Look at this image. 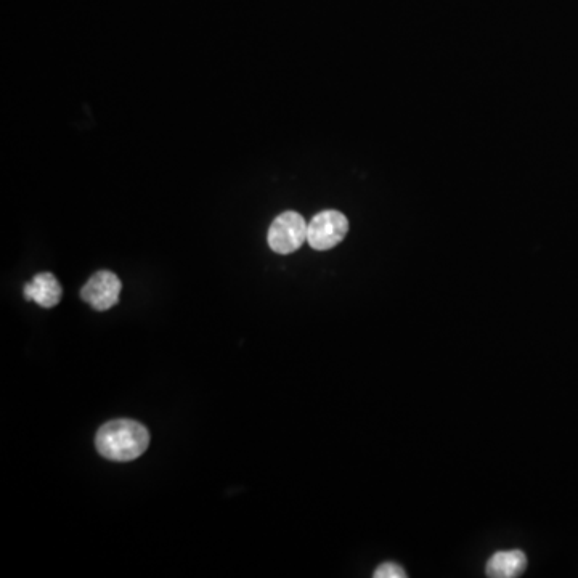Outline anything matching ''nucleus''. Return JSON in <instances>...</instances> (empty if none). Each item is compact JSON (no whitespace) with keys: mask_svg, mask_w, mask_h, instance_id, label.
<instances>
[{"mask_svg":"<svg viewBox=\"0 0 578 578\" xmlns=\"http://www.w3.org/2000/svg\"><path fill=\"white\" fill-rule=\"evenodd\" d=\"M100 455L111 461H132L147 452L150 432L132 420H114L100 428L95 437Z\"/></svg>","mask_w":578,"mask_h":578,"instance_id":"f257e3e1","label":"nucleus"},{"mask_svg":"<svg viewBox=\"0 0 578 578\" xmlns=\"http://www.w3.org/2000/svg\"><path fill=\"white\" fill-rule=\"evenodd\" d=\"M307 224L298 212L286 211L273 220L269 228L267 241L272 251L278 254H291L298 251L307 241Z\"/></svg>","mask_w":578,"mask_h":578,"instance_id":"f03ea898","label":"nucleus"},{"mask_svg":"<svg viewBox=\"0 0 578 578\" xmlns=\"http://www.w3.org/2000/svg\"><path fill=\"white\" fill-rule=\"evenodd\" d=\"M349 232V220L339 211L318 212L314 219L310 220L307 228V241L317 251H328L338 246Z\"/></svg>","mask_w":578,"mask_h":578,"instance_id":"7ed1b4c3","label":"nucleus"},{"mask_svg":"<svg viewBox=\"0 0 578 578\" xmlns=\"http://www.w3.org/2000/svg\"><path fill=\"white\" fill-rule=\"evenodd\" d=\"M121 289V280L113 272L102 270L90 277L82 288L81 296L90 307H94L98 312H105L118 304Z\"/></svg>","mask_w":578,"mask_h":578,"instance_id":"20e7f679","label":"nucleus"},{"mask_svg":"<svg viewBox=\"0 0 578 578\" xmlns=\"http://www.w3.org/2000/svg\"><path fill=\"white\" fill-rule=\"evenodd\" d=\"M28 301H34L45 309H52L62 299V286L52 273H39L23 289Z\"/></svg>","mask_w":578,"mask_h":578,"instance_id":"39448f33","label":"nucleus"},{"mask_svg":"<svg viewBox=\"0 0 578 578\" xmlns=\"http://www.w3.org/2000/svg\"><path fill=\"white\" fill-rule=\"evenodd\" d=\"M527 567L526 554L519 550L500 551L493 554L487 564V577L514 578L524 574Z\"/></svg>","mask_w":578,"mask_h":578,"instance_id":"423d86ee","label":"nucleus"},{"mask_svg":"<svg viewBox=\"0 0 578 578\" xmlns=\"http://www.w3.org/2000/svg\"><path fill=\"white\" fill-rule=\"evenodd\" d=\"M407 572L394 562H386L383 566H379L375 572V578H405Z\"/></svg>","mask_w":578,"mask_h":578,"instance_id":"0eeeda50","label":"nucleus"}]
</instances>
